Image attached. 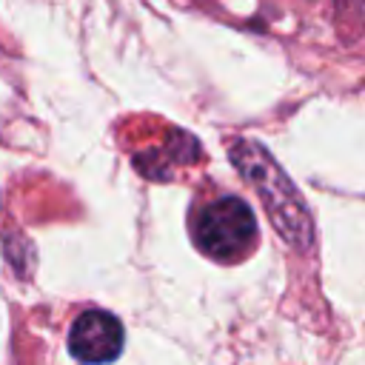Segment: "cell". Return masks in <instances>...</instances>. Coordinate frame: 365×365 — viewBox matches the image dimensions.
Listing matches in <instances>:
<instances>
[{
	"label": "cell",
	"instance_id": "cell-1",
	"mask_svg": "<svg viewBox=\"0 0 365 365\" xmlns=\"http://www.w3.org/2000/svg\"><path fill=\"white\" fill-rule=\"evenodd\" d=\"M228 157L234 168L248 180V185L257 191V197L262 200L265 214L271 225L277 228V234L291 248L308 251V245L314 242V225H311L308 205L302 194L297 191V185L288 180V174L277 165V160L259 143L248 137L231 140Z\"/></svg>",
	"mask_w": 365,
	"mask_h": 365
},
{
	"label": "cell",
	"instance_id": "cell-2",
	"mask_svg": "<svg viewBox=\"0 0 365 365\" xmlns=\"http://www.w3.org/2000/svg\"><path fill=\"white\" fill-rule=\"evenodd\" d=\"M257 240V220L254 211L240 197H222L208 202L194 217V242L202 254L234 262L245 251H251Z\"/></svg>",
	"mask_w": 365,
	"mask_h": 365
},
{
	"label": "cell",
	"instance_id": "cell-3",
	"mask_svg": "<svg viewBox=\"0 0 365 365\" xmlns=\"http://www.w3.org/2000/svg\"><path fill=\"white\" fill-rule=\"evenodd\" d=\"M68 351L74 359L86 365H106L114 362L123 351V325L108 311H86L74 319L68 331Z\"/></svg>",
	"mask_w": 365,
	"mask_h": 365
}]
</instances>
